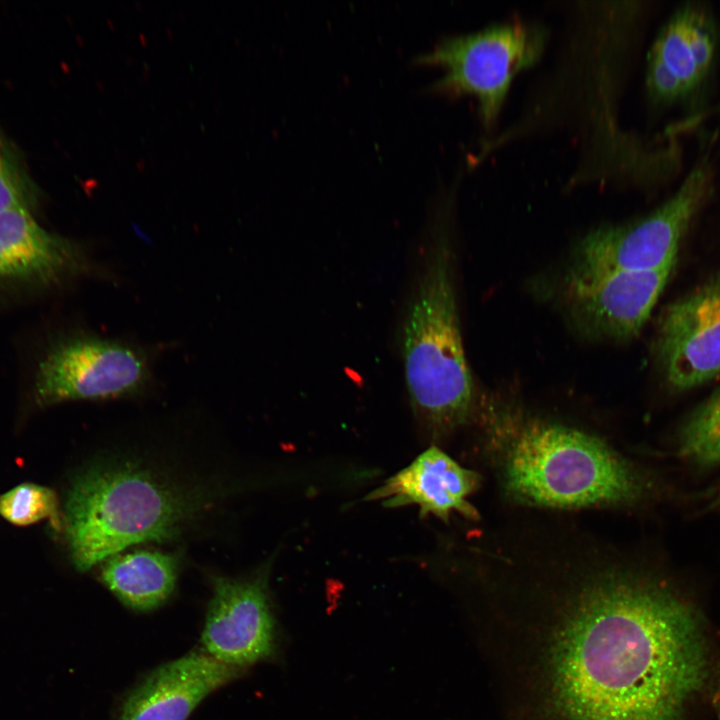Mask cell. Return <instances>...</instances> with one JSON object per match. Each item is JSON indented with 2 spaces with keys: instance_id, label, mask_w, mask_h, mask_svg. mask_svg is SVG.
I'll return each mask as SVG.
<instances>
[{
  "instance_id": "cell-17",
  "label": "cell",
  "mask_w": 720,
  "mask_h": 720,
  "mask_svg": "<svg viewBox=\"0 0 720 720\" xmlns=\"http://www.w3.org/2000/svg\"><path fill=\"white\" fill-rule=\"evenodd\" d=\"M0 515L8 522L27 526L49 518L60 526L56 494L48 487L22 483L0 496Z\"/></svg>"
},
{
  "instance_id": "cell-12",
  "label": "cell",
  "mask_w": 720,
  "mask_h": 720,
  "mask_svg": "<svg viewBox=\"0 0 720 720\" xmlns=\"http://www.w3.org/2000/svg\"><path fill=\"white\" fill-rule=\"evenodd\" d=\"M242 671L191 653L153 671L129 695L118 720H187L206 696Z\"/></svg>"
},
{
  "instance_id": "cell-15",
  "label": "cell",
  "mask_w": 720,
  "mask_h": 720,
  "mask_svg": "<svg viewBox=\"0 0 720 720\" xmlns=\"http://www.w3.org/2000/svg\"><path fill=\"white\" fill-rule=\"evenodd\" d=\"M177 576L174 556L136 551L109 558L102 578L126 606L140 611L154 609L172 594Z\"/></svg>"
},
{
  "instance_id": "cell-5",
  "label": "cell",
  "mask_w": 720,
  "mask_h": 720,
  "mask_svg": "<svg viewBox=\"0 0 720 720\" xmlns=\"http://www.w3.org/2000/svg\"><path fill=\"white\" fill-rule=\"evenodd\" d=\"M711 184V169L702 160L672 197L648 215L588 232L572 251L565 282L675 265L680 242Z\"/></svg>"
},
{
  "instance_id": "cell-9",
  "label": "cell",
  "mask_w": 720,
  "mask_h": 720,
  "mask_svg": "<svg viewBox=\"0 0 720 720\" xmlns=\"http://www.w3.org/2000/svg\"><path fill=\"white\" fill-rule=\"evenodd\" d=\"M674 266L564 282V311L568 322L589 340H631L650 317Z\"/></svg>"
},
{
  "instance_id": "cell-13",
  "label": "cell",
  "mask_w": 720,
  "mask_h": 720,
  "mask_svg": "<svg viewBox=\"0 0 720 720\" xmlns=\"http://www.w3.org/2000/svg\"><path fill=\"white\" fill-rule=\"evenodd\" d=\"M479 475L459 465L437 447H430L409 466L367 495V500H384L385 506L418 505L420 514L447 520L457 511L468 518L477 516L467 498L478 487Z\"/></svg>"
},
{
  "instance_id": "cell-1",
  "label": "cell",
  "mask_w": 720,
  "mask_h": 720,
  "mask_svg": "<svg viewBox=\"0 0 720 720\" xmlns=\"http://www.w3.org/2000/svg\"><path fill=\"white\" fill-rule=\"evenodd\" d=\"M574 570L521 629L523 671L548 720H679L706 657L695 608L640 567Z\"/></svg>"
},
{
  "instance_id": "cell-4",
  "label": "cell",
  "mask_w": 720,
  "mask_h": 720,
  "mask_svg": "<svg viewBox=\"0 0 720 720\" xmlns=\"http://www.w3.org/2000/svg\"><path fill=\"white\" fill-rule=\"evenodd\" d=\"M196 504L136 463L91 466L76 476L65 500L64 532L72 562L86 571L131 545L173 538Z\"/></svg>"
},
{
  "instance_id": "cell-20",
  "label": "cell",
  "mask_w": 720,
  "mask_h": 720,
  "mask_svg": "<svg viewBox=\"0 0 720 720\" xmlns=\"http://www.w3.org/2000/svg\"><path fill=\"white\" fill-rule=\"evenodd\" d=\"M717 505L720 506V488L717 494Z\"/></svg>"
},
{
  "instance_id": "cell-10",
  "label": "cell",
  "mask_w": 720,
  "mask_h": 720,
  "mask_svg": "<svg viewBox=\"0 0 720 720\" xmlns=\"http://www.w3.org/2000/svg\"><path fill=\"white\" fill-rule=\"evenodd\" d=\"M276 636L264 576L214 579V594L201 637L207 655L243 669L270 657L276 648Z\"/></svg>"
},
{
  "instance_id": "cell-16",
  "label": "cell",
  "mask_w": 720,
  "mask_h": 720,
  "mask_svg": "<svg viewBox=\"0 0 720 720\" xmlns=\"http://www.w3.org/2000/svg\"><path fill=\"white\" fill-rule=\"evenodd\" d=\"M676 448L681 459L695 466L720 464V387L685 419Z\"/></svg>"
},
{
  "instance_id": "cell-19",
  "label": "cell",
  "mask_w": 720,
  "mask_h": 720,
  "mask_svg": "<svg viewBox=\"0 0 720 720\" xmlns=\"http://www.w3.org/2000/svg\"><path fill=\"white\" fill-rule=\"evenodd\" d=\"M715 706H716V712L718 715V720H720V681L719 685L717 687L716 695H715Z\"/></svg>"
},
{
  "instance_id": "cell-18",
  "label": "cell",
  "mask_w": 720,
  "mask_h": 720,
  "mask_svg": "<svg viewBox=\"0 0 720 720\" xmlns=\"http://www.w3.org/2000/svg\"><path fill=\"white\" fill-rule=\"evenodd\" d=\"M36 192L15 155L0 141V213L13 208L31 211Z\"/></svg>"
},
{
  "instance_id": "cell-11",
  "label": "cell",
  "mask_w": 720,
  "mask_h": 720,
  "mask_svg": "<svg viewBox=\"0 0 720 720\" xmlns=\"http://www.w3.org/2000/svg\"><path fill=\"white\" fill-rule=\"evenodd\" d=\"M81 246L45 230L26 208L0 213V279L56 285L88 272Z\"/></svg>"
},
{
  "instance_id": "cell-8",
  "label": "cell",
  "mask_w": 720,
  "mask_h": 720,
  "mask_svg": "<svg viewBox=\"0 0 720 720\" xmlns=\"http://www.w3.org/2000/svg\"><path fill=\"white\" fill-rule=\"evenodd\" d=\"M654 353L673 391L693 389L720 374V272L665 307Z\"/></svg>"
},
{
  "instance_id": "cell-3",
  "label": "cell",
  "mask_w": 720,
  "mask_h": 720,
  "mask_svg": "<svg viewBox=\"0 0 720 720\" xmlns=\"http://www.w3.org/2000/svg\"><path fill=\"white\" fill-rule=\"evenodd\" d=\"M402 324L405 381L413 412L432 433L464 423L473 379L461 334L447 217L430 225Z\"/></svg>"
},
{
  "instance_id": "cell-7",
  "label": "cell",
  "mask_w": 720,
  "mask_h": 720,
  "mask_svg": "<svg viewBox=\"0 0 720 720\" xmlns=\"http://www.w3.org/2000/svg\"><path fill=\"white\" fill-rule=\"evenodd\" d=\"M150 377L144 350L93 335L72 336L53 345L39 363L34 399L48 406L121 397L141 391Z\"/></svg>"
},
{
  "instance_id": "cell-2",
  "label": "cell",
  "mask_w": 720,
  "mask_h": 720,
  "mask_svg": "<svg viewBox=\"0 0 720 720\" xmlns=\"http://www.w3.org/2000/svg\"><path fill=\"white\" fill-rule=\"evenodd\" d=\"M504 416V415H503ZM499 475L505 493L527 505L578 508L638 503L653 483L601 439L577 428L505 415Z\"/></svg>"
},
{
  "instance_id": "cell-14",
  "label": "cell",
  "mask_w": 720,
  "mask_h": 720,
  "mask_svg": "<svg viewBox=\"0 0 720 720\" xmlns=\"http://www.w3.org/2000/svg\"><path fill=\"white\" fill-rule=\"evenodd\" d=\"M714 52V31L707 15L700 8L686 6L664 25L648 58L674 75L688 94L704 80Z\"/></svg>"
},
{
  "instance_id": "cell-6",
  "label": "cell",
  "mask_w": 720,
  "mask_h": 720,
  "mask_svg": "<svg viewBox=\"0 0 720 720\" xmlns=\"http://www.w3.org/2000/svg\"><path fill=\"white\" fill-rule=\"evenodd\" d=\"M547 39L544 26L506 22L479 31L448 36L415 61L441 65L443 75L430 89L441 93L476 96L483 124L497 119L515 75L535 64Z\"/></svg>"
}]
</instances>
